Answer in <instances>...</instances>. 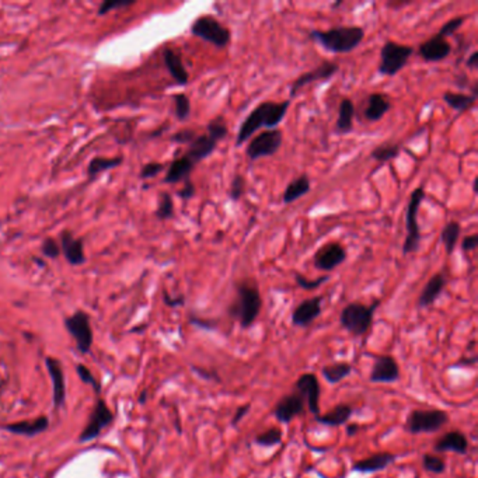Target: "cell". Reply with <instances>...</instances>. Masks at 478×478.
<instances>
[{"mask_svg":"<svg viewBox=\"0 0 478 478\" xmlns=\"http://www.w3.org/2000/svg\"><path fill=\"white\" fill-rule=\"evenodd\" d=\"M289 107L290 100H285L281 103L264 101L257 106L241 122L236 136V148L243 146V143L250 141L261 128L275 129L285 120Z\"/></svg>","mask_w":478,"mask_h":478,"instance_id":"obj_1","label":"cell"},{"mask_svg":"<svg viewBox=\"0 0 478 478\" xmlns=\"http://www.w3.org/2000/svg\"><path fill=\"white\" fill-rule=\"evenodd\" d=\"M262 299L255 282L241 281L236 285V299L227 307V314L237 320L243 330L250 328L258 318Z\"/></svg>","mask_w":478,"mask_h":478,"instance_id":"obj_2","label":"cell"},{"mask_svg":"<svg viewBox=\"0 0 478 478\" xmlns=\"http://www.w3.org/2000/svg\"><path fill=\"white\" fill-rule=\"evenodd\" d=\"M309 37L331 54H349L365 40V30L359 26H342L325 31L313 30Z\"/></svg>","mask_w":478,"mask_h":478,"instance_id":"obj_3","label":"cell"},{"mask_svg":"<svg viewBox=\"0 0 478 478\" xmlns=\"http://www.w3.org/2000/svg\"><path fill=\"white\" fill-rule=\"evenodd\" d=\"M380 306V300H374L370 306L359 302L348 303L339 313L341 327L355 337L365 335L373 321L376 309Z\"/></svg>","mask_w":478,"mask_h":478,"instance_id":"obj_4","label":"cell"},{"mask_svg":"<svg viewBox=\"0 0 478 478\" xmlns=\"http://www.w3.org/2000/svg\"><path fill=\"white\" fill-rule=\"evenodd\" d=\"M425 199V187L419 185L416 187L408 201L407 211H405V229L407 236L402 244V254H414L419 250L421 246V229L418 225V211Z\"/></svg>","mask_w":478,"mask_h":478,"instance_id":"obj_5","label":"cell"},{"mask_svg":"<svg viewBox=\"0 0 478 478\" xmlns=\"http://www.w3.org/2000/svg\"><path fill=\"white\" fill-rule=\"evenodd\" d=\"M449 422V414L443 409H414L405 419L404 429L411 435L433 433Z\"/></svg>","mask_w":478,"mask_h":478,"instance_id":"obj_6","label":"cell"},{"mask_svg":"<svg viewBox=\"0 0 478 478\" xmlns=\"http://www.w3.org/2000/svg\"><path fill=\"white\" fill-rule=\"evenodd\" d=\"M412 54L414 48L409 45H402L395 41L384 43L380 51V64L377 66V73L388 78L395 76L405 68Z\"/></svg>","mask_w":478,"mask_h":478,"instance_id":"obj_7","label":"cell"},{"mask_svg":"<svg viewBox=\"0 0 478 478\" xmlns=\"http://www.w3.org/2000/svg\"><path fill=\"white\" fill-rule=\"evenodd\" d=\"M191 34L218 48H226L232 40V33L213 16L198 17L191 26Z\"/></svg>","mask_w":478,"mask_h":478,"instance_id":"obj_8","label":"cell"},{"mask_svg":"<svg viewBox=\"0 0 478 478\" xmlns=\"http://www.w3.org/2000/svg\"><path fill=\"white\" fill-rule=\"evenodd\" d=\"M282 141L283 135L281 129H265L250 139L248 146L246 148V155L251 162L262 157H271L281 149Z\"/></svg>","mask_w":478,"mask_h":478,"instance_id":"obj_9","label":"cell"},{"mask_svg":"<svg viewBox=\"0 0 478 478\" xmlns=\"http://www.w3.org/2000/svg\"><path fill=\"white\" fill-rule=\"evenodd\" d=\"M66 331L72 335L80 353L86 355L93 346V328L90 317L83 310H78L65 320Z\"/></svg>","mask_w":478,"mask_h":478,"instance_id":"obj_10","label":"cell"},{"mask_svg":"<svg viewBox=\"0 0 478 478\" xmlns=\"http://www.w3.org/2000/svg\"><path fill=\"white\" fill-rule=\"evenodd\" d=\"M113 421H114V414L110 409L108 404L106 402L104 398H99L92 409V414L86 426L83 428L79 436V443H87V442L97 439L101 435V432L113 423Z\"/></svg>","mask_w":478,"mask_h":478,"instance_id":"obj_11","label":"cell"},{"mask_svg":"<svg viewBox=\"0 0 478 478\" xmlns=\"http://www.w3.org/2000/svg\"><path fill=\"white\" fill-rule=\"evenodd\" d=\"M346 261V250L339 243L331 241L320 247L314 257L313 264L317 269L323 272H331Z\"/></svg>","mask_w":478,"mask_h":478,"instance_id":"obj_12","label":"cell"},{"mask_svg":"<svg viewBox=\"0 0 478 478\" xmlns=\"http://www.w3.org/2000/svg\"><path fill=\"white\" fill-rule=\"evenodd\" d=\"M295 391L299 393L304 402L307 404V409L316 416L320 414V381L314 373H303L297 377L293 384Z\"/></svg>","mask_w":478,"mask_h":478,"instance_id":"obj_13","label":"cell"},{"mask_svg":"<svg viewBox=\"0 0 478 478\" xmlns=\"http://www.w3.org/2000/svg\"><path fill=\"white\" fill-rule=\"evenodd\" d=\"M400 366L391 355H377L374 356V363L369 380L372 383L390 384L400 380Z\"/></svg>","mask_w":478,"mask_h":478,"instance_id":"obj_14","label":"cell"},{"mask_svg":"<svg viewBox=\"0 0 478 478\" xmlns=\"http://www.w3.org/2000/svg\"><path fill=\"white\" fill-rule=\"evenodd\" d=\"M338 69H339V66L335 62H331V61L321 62L313 71H309V72H306V73H303L295 79V82L289 87L290 97H295L297 94V92L304 86H309V85L316 83V82H324V80L331 79L338 72Z\"/></svg>","mask_w":478,"mask_h":478,"instance_id":"obj_15","label":"cell"},{"mask_svg":"<svg viewBox=\"0 0 478 478\" xmlns=\"http://www.w3.org/2000/svg\"><path fill=\"white\" fill-rule=\"evenodd\" d=\"M304 405H306L304 398L299 393L293 391L290 394L283 395L276 402L272 414L276 418V421H279L281 423H289L296 416L304 414Z\"/></svg>","mask_w":478,"mask_h":478,"instance_id":"obj_16","label":"cell"},{"mask_svg":"<svg viewBox=\"0 0 478 478\" xmlns=\"http://www.w3.org/2000/svg\"><path fill=\"white\" fill-rule=\"evenodd\" d=\"M323 300V296H314L299 303L292 313V324L300 328H307L311 325L321 316Z\"/></svg>","mask_w":478,"mask_h":478,"instance_id":"obj_17","label":"cell"},{"mask_svg":"<svg viewBox=\"0 0 478 478\" xmlns=\"http://www.w3.org/2000/svg\"><path fill=\"white\" fill-rule=\"evenodd\" d=\"M45 367L52 381V401L55 409H61L66 401V386H65V374L62 369V363L48 356L45 359Z\"/></svg>","mask_w":478,"mask_h":478,"instance_id":"obj_18","label":"cell"},{"mask_svg":"<svg viewBox=\"0 0 478 478\" xmlns=\"http://www.w3.org/2000/svg\"><path fill=\"white\" fill-rule=\"evenodd\" d=\"M450 54H451L450 43L437 34L423 41L418 48V55L425 62H440V61H444Z\"/></svg>","mask_w":478,"mask_h":478,"instance_id":"obj_19","label":"cell"},{"mask_svg":"<svg viewBox=\"0 0 478 478\" xmlns=\"http://www.w3.org/2000/svg\"><path fill=\"white\" fill-rule=\"evenodd\" d=\"M397 460V454L388 453V451H381V453H374L370 457L358 460L352 465L353 472H360V474H373L386 470L390 467L394 461Z\"/></svg>","mask_w":478,"mask_h":478,"instance_id":"obj_20","label":"cell"},{"mask_svg":"<svg viewBox=\"0 0 478 478\" xmlns=\"http://www.w3.org/2000/svg\"><path fill=\"white\" fill-rule=\"evenodd\" d=\"M433 450L436 453H456L460 456L467 454L468 451V439L460 430H449L447 433L442 435L433 444Z\"/></svg>","mask_w":478,"mask_h":478,"instance_id":"obj_21","label":"cell"},{"mask_svg":"<svg viewBox=\"0 0 478 478\" xmlns=\"http://www.w3.org/2000/svg\"><path fill=\"white\" fill-rule=\"evenodd\" d=\"M61 251L71 265H82L86 262L83 240L75 239L71 232L61 233Z\"/></svg>","mask_w":478,"mask_h":478,"instance_id":"obj_22","label":"cell"},{"mask_svg":"<svg viewBox=\"0 0 478 478\" xmlns=\"http://www.w3.org/2000/svg\"><path fill=\"white\" fill-rule=\"evenodd\" d=\"M218 148V142L213 141L208 134L198 135L190 145L184 156H187L195 166L202 160L208 159Z\"/></svg>","mask_w":478,"mask_h":478,"instance_id":"obj_23","label":"cell"},{"mask_svg":"<svg viewBox=\"0 0 478 478\" xmlns=\"http://www.w3.org/2000/svg\"><path fill=\"white\" fill-rule=\"evenodd\" d=\"M446 283H447V279L446 276L439 272V274H435L429 281L428 283L423 286L419 297H418V307L421 309H426L429 306H432L439 297L440 295L443 293L444 288H446Z\"/></svg>","mask_w":478,"mask_h":478,"instance_id":"obj_24","label":"cell"},{"mask_svg":"<svg viewBox=\"0 0 478 478\" xmlns=\"http://www.w3.org/2000/svg\"><path fill=\"white\" fill-rule=\"evenodd\" d=\"M50 428V419L48 416H38L34 419L29 421H20L15 423H9L5 426V429L13 435H20V436H27L33 437L37 435L44 433Z\"/></svg>","mask_w":478,"mask_h":478,"instance_id":"obj_25","label":"cell"},{"mask_svg":"<svg viewBox=\"0 0 478 478\" xmlns=\"http://www.w3.org/2000/svg\"><path fill=\"white\" fill-rule=\"evenodd\" d=\"M163 59H164V65H166L167 71L170 72V75L176 80V83L180 86H185L190 80V73L187 72L181 57L173 48L167 47L163 51Z\"/></svg>","mask_w":478,"mask_h":478,"instance_id":"obj_26","label":"cell"},{"mask_svg":"<svg viewBox=\"0 0 478 478\" xmlns=\"http://www.w3.org/2000/svg\"><path fill=\"white\" fill-rule=\"evenodd\" d=\"M353 411L355 409L352 405L341 402L332 407L328 412L316 415V421L317 423L325 425V426H341V425H345L351 419V416L353 415Z\"/></svg>","mask_w":478,"mask_h":478,"instance_id":"obj_27","label":"cell"},{"mask_svg":"<svg viewBox=\"0 0 478 478\" xmlns=\"http://www.w3.org/2000/svg\"><path fill=\"white\" fill-rule=\"evenodd\" d=\"M194 167H195V164L187 156H183V157L173 160L170 167L167 169L164 183L166 184H177V183H184V181L190 180V176H191Z\"/></svg>","mask_w":478,"mask_h":478,"instance_id":"obj_28","label":"cell"},{"mask_svg":"<svg viewBox=\"0 0 478 478\" xmlns=\"http://www.w3.org/2000/svg\"><path fill=\"white\" fill-rule=\"evenodd\" d=\"M390 108L391 104L384 94L372 93L367 97V106L363 111V115L369 122H377L390 111Z\"/></svg>","mask_w":478,"mask_h":478,"instance_id":"obj_29","label":"cell"},{"mask_svg":"<svg viewBox=\"0 0 478 478\" xmlns=\"http://www.w3.org/2000/svg\"><path fill=\"white\" fill-rule=\"evenodd\" d=\"M310 191H311V181L307 174H302L286 185L283 197H282V202L286 205L293 204L297 199L306 197Z\"/></svg>","mask_w":478,"mask_h":478,"instance_id":"obj_30","label":"cell"},{"mask_svg":"<svg viewBox=\"0 0 478 478\" xmlns=\"http://www.w3.org/2000/svg\"><path fill=\"white\" fill-rule=\"evenodd\" d=\"M353 117H355V106L351 99H342L338 108V118L335 124V132L341 135H346L353 131Z\"/></svg>","mask_w":478,"mask_h":478,"instance_id":"obj_31","label":"cell"},{"mask_svg":"<svg viewBox=\"0 0 478 478\" xmlns=\"http://www.w3.org/2000/svg\"><path fill=\"white\" fill-rule=\"evenodd\" d=\"M353 370V366L349 362H334L330 365H325L321 367V376L323 379L330 384H338L344 379H346Z\"/></svg>","mask_w":478,"mask_h":478,"instance_id":"obj_32","label":"cell"},{"mask_svg":"<svg viewBox=\"0 0 478 478\" xmlns=\"http://www.w3.org/2000/svg\"><path fill=\"white\" fill-rule=\"evenodd\" d=\"M443 101L454 111L457 113H465L470 108L474 107L477 97L471 94H464V93H454V92H446L442 96Z\"/></svg>","mask_w":478,"mask_h":478,"instance_id":"obj_33","label":"cell"},{"mask_svg":"<svg viewBox=\"0 0 478 478\" xmlns=\"http://www.w3.org/2000/svg\"><path fill=\"white\" fill-rule=\"evenodd\" d=\"M461 234V226L456 220H450L440 232V241L444 246L446 254L451 255L456 251L457 241Z\"/></svg>","mask_w":478,"mask_h":478,"instance_id":"obj_34","label":"cell"},{"mask_svg":"<svg viewBox=\"0 0 478 478\" xmlns=\"http://www.w3.org/2000/svg\"><path fill=\"white\" fill-rule=\"evenodd\" d=\"M401 153V146L398 143H383L376 146L370 152V157L379 163H387L397 159Z\"/></svg>","mask_w":478,"mask_h":478,"instance_id":"obj_35","label":"cell"},{"mask_svg":"<svg viewBox=\"0 0 478 478\" xmlns=\"http://www.w3.org/2000/svg\"><path fill=\"white\" fill-rule=\"evenodd\" d=\"M122 162H124L122 157H113V159H108V157H94L89 163L87 174H89L90 178H94L97 174H100L103 171H107V170H111V169H115V167L121 166Z\"/></svg>","mask_w":478,"mask_h":478,"instance_id":"obj_36","label":"cell"},{"mask_svg":"<svg viewBox=\"0 0 478 478\" xmlns=\"http://www.w3.org/2000/svg\"><path fill=\"white\" fill-rule=\"evenodd\" d=\"M283 439V432L281 428H269L268 430L260 433L258 436L254 437V443L262 447H274L276 444H279Z\"/></svg>","mask_w":478,"mask_h":478,"instance_id":"obj_37","label":"cell"},{"mask_svg":"<svg viewBox=\"0 0 478 478\" xmlns=\"http://www.w3.org/2000/svg\"><path fill=\"white\" fill-rule=\"evenodd\" d=\"M422 467L425 471L439 475V474H443L446 471V461L440 456H436L432 453H425L422 456Z\"/></svg>","mask_w":478,"mask_h":478,"instance_id":"obj_38","label":"cell"},{"mask_svg":"<svg viewBox=\"0 0 478 478\" xmlns=\"http://www.w3.org/2000/svg\"><path fill=\"white\" fill-rule=\"evenodd\" d=\"M156 216L160 220H169V219L174 218V202H173V198L169 192L160 194Z\"/></svg>","mask_w":478,"mask_h":478,"instance_id":"obj_39","label":"cell"},{"mask_svg":"<svg viewBox=\"0 0 478 478\" xmlns=\"http://www.w3.org/2000/svg\"><path fill=\"white\" fill-rule=\"evenodd\" d=\"M206 129H208V135L216 142L226 139V136L229 134V128H227L223 117H216L215 120L209 121L206 125Z\"/></svg>","mask_w":478,"mask_h":478,"instance_id":"obj_40","label":"cell"},{"mask_svg":"<svg viewBox=\"0 0 478 478\" xmlns=\"http://www.w3.org/2000/svg\"><path fill=\"white\" fill-rule=\"evenodd\" d=\"M174 100V107H176V117L180 121H185L188 120L190 114H191V101L190 99L184 94V93H178L173 97Z\"/></svg>","mask_w":478,"mask_h":478,"instance_id":"obj_41","label":"cell"},{"mask_svg":"<svg viewBox=\"0 0 478 478\" xmlns=\"http://www.w3.org/2000/svg\"><path fill=\"white\" fill-rule=\"evenodd\" d=\"M246 178L241 176V174H236L233 178H232V183H230V187H229V199L232 202H239L241 199V197L244 195L246 192Z\"/></svg>","mask_w":478,"mask_h":478,"instance_id":"obj_42","label":"cell"},{"mask_svg":"<svg viewBox=\"0 0 478 478\" xmlns=\"http://www.w3.org/2000/svg\"><path fill=\"white\" fill-rule=\"evenodd\" d=\"M330 279L328 275H324V276H320L317 279H309L306 276H303L302 274H295V281L297 283L299 288H302L303 290H316L318 289L323 283H325L327 281Z\"/></svg>","mask_w":478,"mask_h":478,"instance_id":"obj_43","label":"cell"},{"mask_svg":"<svg viewBox=\"0 0 478 478\" xmlns=\"http://www.w3.org/2000/svg\"><path fill=\"white\" fill-rule=\"evenodd\" d=\"M76 372H78V376H79V379L85 383V384H89V386H92L93 387V390L97 393V394H100L101 393V387H100V383L96 380V377H94V374L92 373V370L87 367V366H85V365H76Z\"/></svg>","mask_w":478,"mask_h":478,"instance_id":"obj_44","label":"cell"},{"mask_svg":"<svg viewBox=\"0 0 478 478\" xmlns=\"http://www.w3.org/2000/svg\"><path fill=\"white\" fill-rule=\"evenodd\" d=\"M464 22H465V16H458V17L450 19L447 23H444V24L440 27V30H439L436 34L447 40V37L456 34V31L460 30V27L464 24Z\"/></svg>","mask_w":478,"mask_h":478,"instance_id":"obj_45","label":"cell"},{"mask_svg":"<svg viewBox=\"0 0 478 478\" xmlns=\"http://www.w3.org/2000/svg\"><path fill=\"white\" fill-rule=\"evenodd\" d=\"M43 254L51 260H55L61 254V246L58 244V241L55 239L48 237L43 243Z\"/></svg>","mask_w":478,"mask_h":478,"instance_id":"obj_46","label":"cell"},{"mask_svg":"<svg viewBox=\"0 0 478 478\" xmlns=\"http://www.w3.org/2000/svg\"><path fill=\"white\" fill-rule=\"evenodd\" d=\"M135 2L134 0H115V2H104L100 9H99V16H104L107 15L108 12H111L113 9H121V8H128V6H132Z\"/></svg>","mask_w":478,"mask_h":478,"instance_id":"obj_47","label":"cell"},{"mask_svg":"<svg viewBox=\"0 0 478 478\" xmlns=\"http://www.w3.org/2000/svg\"><path fill=\"white\" fill-rule=\"evenodd\" d=\"M190 323L201 330L205 331H215L218 328V320H212V318H202V317H197V316H190Z\"/></svg>","mask_w":478,"mask_h":478,"instance_id":"obj_48","label":"cell"},{"mask_svg":"<svg viewBox=\"0 0 478 478\" xmlns=\"http://www.w3.org/2000/svg\"><path fill=\"white\" fill-rule=\"evenodd\" d=\"M197 136V132L192 129H181L171 136V141L178 145H190Z\"/></svg>","mask_w":478,"mask_h":478,"instance_id":"obj_49","label":"cell"},{"mask_svg":"<svg viewBox=\"0 0 478 478\" xmlns=\"http://www.w3.org/2000/svg\"><path fill=\"white\" fill-rule=\"evenodd\" d=\"M163 170H164V166L162 163H148L143 166V169L141 171V177L143 180H149V178L156 177Z\"/></svg>","mask_w":478,"mask_h":478,"instance_id":"obj_50","label":"cell"},{"mask_svg":"<svg viewBox=\"0 0 478 478\" xmlns=\"http://www.w3.org/2000/svg\"><path fill=\"white\" fill-rule=\"evenodd\" d=\"M195 194H197V188H195V184L191 181V178L184 181V187L178 191V197L184 201L191 199L192 197H195Z\"/></svg>","mask_w":478,"mask_h":478,"instance_id":"obj_51","label":"cell"},{"mask_svg":"<svg viewBox=\"0 0 478 478\" xmlns=\"http://www.w3.org/2000/svg\"><path fill=\"white\" fill-rule=\"evenodd\" d=\"M478 247V234H471L463 239L461 241V250L464 253H472Z\"/></svg>","mask_w":478,"mask_h":478,"instance_id":"obj_52","label":"cell"},{"mask_svg":"<svg viewBox=\"0 0 478 478\" xmlns=\"http://www.w3.org/2000/svg\"><path fill=\"white\" fill-rule=\"evenodd\" d=\"M250 408H251V404H244V405L239 407V408L236 409V412H234V415H233L232 421H230L232 426H237V425H239V423L243 421V418H244V416L248 414Z\"/></svg>","mask_w":478,"mask_h":478,"instance_id":"obj_53","label":"cell"},{"mask_svg":"<svg viewBox=\"0 0 478 478\" xmlns=\"http://www.w3.org/2000/svg\"><path fill=\"white\" fill-rule=\"evenodd\" d=\"M192 370L198 374V376H201V377H204V379H206V380H215V381H222V379L219 377V374H218V372H215V370H206V369H202V367H197V366H192Z\"/></svg>","mask_w":478,"mask_h":478,"instance_id":"obj_54","label":"cell"},{"mask_svg":"<svg viewBox=\"0 0 478 478\" xmlns=\"http://www.w3.org/2000/svg\"><path fill=\"white\" fill-rule=\"evenodd\" d=\"M164 303L170 307H178V306H184L185 303V299L184 296H178V297H171L169 296L167 292H164Z\"/></svg>","mask_w":478,"mask_h":478,"instance_id":"obj_55","label":"cell"},{"mask_svg":"<svg viewBox=\"0 0 478 478\" xmlns=\"http://www.w3.org/2000/svg\"><path fill=\"white\" fill-rule=\"evenodd\" d=\"M465 65H467V68H470V69H477V68H478V52H477V51H474V52L467 58Z\"/></svg>","mask_w":478,"mask_h":478,"instance_id":"obj_56","label":"cell"},{"mask_svg":"<svg viewBox=\"0 0 478 478\" xmlns=\"http://www.w3.org/2000/svg\"><path fill=\"white\" fill-rule=\"evenodd\" d=\"M477 363V358L475 356H472V358H463V359H460L458 362H456L454 365H453V367H458V366H474Z\"/></svg>","mask_w":478,"mask_h":478,"instance_id":"obj_57","label":"cell"},{"mask_svg":"<svg viewBox=\"0 0 478 478\" xmlns=\"http://www.w3.org/2000/svg\"><path fill=\"white\" fill-rule=\"evenodd\" d=\"M359 429H360V426L358 423H349V425H346L345 430H346L348 436H353V435H356L359 432Z\"/></svg>","mask_w":478,"mask_h":478,"instance_id":"obj_58","label":"cell"},{"mask_svg":"<svg viewBox=\"0 0 478 478\" xmlns=\"http://www.w3.org/2000/svg\"><path fill=\"white\" fill-rule=\"evenodd\" d=\"M477 183H478V180L475 178V180H474V184H472V191H474L475 194H477Z\"/></svg>","mask_w":478,"mask_h":478,"instance_id":"obj_59","label":"cell"},{"mask_svg":"<svg viewBox=\"0 0 478 478\" xmlns=\"http://www.w3.org/2000/svg\"><path fill=\"white\" fill-rule=\"evenodd\" d=\"M342 5V2H337V3H334L332 5V9H337V8H339Z\"/></svg>","mask_w":478,"mask_h":478,"instance_id":"obj_60","label":"cell"}]
</instances>
